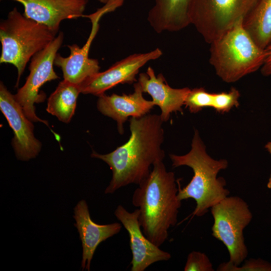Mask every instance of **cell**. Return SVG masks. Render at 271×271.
Returning <instances> with one entry per match:
<instances>
[{"label":"cell","mask_w":271,"mask_h":271,"mask_svg":"<svg viewBox=\"0 0 271 271\" xmlns=\"http://www.w3.org/2000/svg\"><path fill=\"white\" fill-rule=\"evenodd\" d=\"M210 209L214 219L212 236L227 247L229 261L240 265L248 254L243 236V230L252 218L248 205L238 196H227Z\"/></svg>","instance_id":"52a82bcc"},{"label":"cell","mask_w":271,"mask_h":271,"mask_svg":"<svg viewBox=\"0 0 271 271\" xmlns=\"http://www.w3.org/2000/svg\"><path fill=\"white\" fill-rule=\"evenodd\" d=\"M114 215L127 231L132 253L131 271H144L155 262L167 261L171 258L170 253L161 249L144 235L139 222L140 210L128 211L118 205Z\"/></svg>","instance_id":"7c38bea8"},{"label":"cell","mask_w":271,"mask_h":271,"mask_svg":"<svg viewBox=\"0 0 271 271\" xmlns=\"http://www.w3.org/2000/svg\"><path fill=\"white\" fill-rule=\"evenodd\" d=\"M239 96L238 90L234 87L227 92L213 93L212 107L220 113L228 112L233 106H238Z\"/></svg>","instance_id":"44dd1931"},{"label":"cell","mask_w":271,"mask_h":271,"mask_svg":"<svg viewBox=\"0 0 271 271\" xmlns=\"http://www.w3.org/2000/svg\"><path fill=\"white\" fill-rule=\"evenodd\" d=\"M259 0H190L188 16L209 44L243 21Z\"/></svg>","instance_id":"8992f818"},{"label":"cell","mask_w":271,"mask_h":271,"mask_svg":"<svg viewBox=\"0 0 271 271\" xmlns=\"http://www.w3.org/2000/svg\"><path fill=\"white\" fill-rule=\"evenodd\" d=\"M169 157L173 167L187 166L193 171L192 179L184 188H181L179 180L177 181L178 199L182 201L192 198L196 202V207L192 213L193 216L204 215L209 208L230 194L225 187L224 179L217 178L219 172L227 167V161L215 160L210 157L206 152L197 130L195 131L191 149L188 153L182 156L170 154Z\"/></svg>","instance_id":"3957f363"},{"label":"cell","mask_w":271,"mask_h":271,"mask_svg":"<svg viewBox=\"0 0 271 271\" xmlns=\"http://www.w3.org/2000/svg\"><path fill=\"white\" fill-rule=\"evenodd\" d=\"M138 82L143 92L151 96L155 105L160 107V115L164 122L169 120L173 112L182 113V106L190 90L189 88H172L166 82L162 74L156 76L151 67L148 68L146 73L139 74Z\"/></svg>","instance_id":"2e32d148"},{"label":"cell","mask_w":271,"mask_h":271,"mask_svg":"<svg viewBox=\"0 0 271 271\" xmlns=\"http://www.w3.org/2000/svg\"><path fill=\"white\" fill-rule=\"evenodd\" d=\"M162 50L157 48L145 53H135L117 62L108 69L90 76L79 84L81 93L99 96L118 84L137 82L139 70L151 60L160 58Z\"/></svg>","instance_id":"8fae6325"},{"label":"cell","mask_w":271,"mask_h":271,"mask_svg":"<svg viewBox=\"0 0 271 271\" xmlns=\"http://www.w3.org/2000/svg\"><path fill=\"white\" fill-rule=\"evenodd\" d=\"M47 26L28 18L14 8L0 23L2 53L0 63L15 66L18 77L15 87L27 63L36 53L44 49L56 37Z\"/></svg>","instance_id":"277c9868"},{"label":"cell","mask_w":271,"mask_h":271,"mask_svg":"<svg viewBox=\"0 0 271 271\" xmlns=\"http://www.w3.org/2000/svg\"><path fill=\"white\" fill-rule=\"evenodd\" d=\"M80 93L79 84L63 79L49 97L47 111L60 121L69 123L75 113L77 99Z\"/></svg>","instance_id":"d6986e66"},{"label":"cell","mask_w":271,"mask_h":271,"mask_svg":"<svg viewBox=\"0 0 271 271\" xmlns=\"http://www.w3.org/2000/svg\"><path fill=\"white\" fill-rule=\"evenodd\" d=\"M153 170L133 192L132 203L140 210L139 222L143 232L160 247L168 237V230L177 222L181 201L174 173L167 171L163 161Z\"/></svg>","instance_id":"7a4b0ae2"},{"label":"cell","mask_w":271,"mask_h":271,"mask_svg":"<svg viewBox=\"0 0 271 271\" xmlns=\"http://www.w3.org/2000/svg\"><path fill=\"white\" fill-rule=\"evenodd\" d=\"M185 271H214L213 265L207 255L193 251L187 256L184 268Z\"/></svg>","instance_id":"603a6c76"},{"label":"cell","mask_w":271,"mask_h":271,"mask_svg":"<svg viewBox=\"0 0 271 271\" xmlns=\"http://www.w3.org/2000/svg\"><path fill=\"white\" fill-rule=\"evenodd\" d=\"M218 271H271V263L261 259L250 258L241 266L228 261L220 264Z\"/></svg>","instance_id":"7402d4cb"},{"label":"cell","mask_w":271,"mask_h":271,"mask_svg":"<svg viewBox=\"0 0 271 271\" xmlns=\"http://www.w3.org/2000/svg\"><path fill=\"white\" fill-rule=\"evenodd\" d=\"M265 148L267 149L268 152L271 155V142H268V143H267V144L265 146Z\"/></svg>","instance_id":"d4e9b609"},{"label":"cell","mask_w":271,"mask_h":271,"mask_svg":"<svg viewBox=\"0 0 271 271\" xmlns=\"http://www.w3.org/2000/svg\"><path fill=\"white\" fill-rule=\"evenodd\" d=\"M154 1L147 20L157 33L179 31L190 25L188 16L190 0Z\"/></svg>","instance_id":"e0dca14e"},{"label":"cell","mask_w":271,"mask_h":271,"mask_svg":"<svg viewBox=\"0 0 271 271\" xmlns=\"http://www.w3.org/2000/svg\"><path fill=\"white\" fill-rule=\"evenodd\" d=\"M74 225L77 228L82 242V270H90V263L98 245L108 238L118 233L122 227L120 223L98 224L92 220L85 200H81L74 208Z\"/></svg>","instance_id":"9a60e30c"},{"label":"cell","mask_w":271,"mask_h":271,"mask_svg":"<svg viewBox=\"0 0 271 271\" xmlns=\"http://www.w3.org/2000/svg\"><path fill=\"white\" fill-rule=\"evenodd\" d=\"M97 1H98V2L101 3L106 4L109 0H97Z\"/></svg>","instance_id":"4316f807"},{"label":"cell","mask_w":271,"mask_h":271,"mask_svg":"<svg viewBox=\"0 0 271 271\" xmlns=\"http://www.w3.org/2000/svg\"><path fill=\"white\" fill-rule=\"evenodd\" d=\"M10 1L21 4L26 17L47 26L56 34L62 21L82 17L88 3V0Z\"/></svg>","instance_id":"4fadbf2b"},{"label":"cell","mask_w":271,"mask_h":271,"mask_svg":"<svg viewBox=\"0 0 271 271\" xmlns=\"http://www.w3.org/2000/svg\"><path fill=\"white\" fill-rule=\"evenodd\" d=\"M243 21L210 43V63L216 74L227 83L257 71L266 57L265 49L255 43L244 29Z\"/></svg>","instance_id":"5b68a950"},{"label":"cell","mask_w":271,"mask_h":271,"mask_svg":"<svg viewBox=\"0 0 271 271\" xmlns=\"http://www.w3.org/2000/svg\"><path fill=\"white\" fill-rule=\"evenodd\" d=\"M267 187L268 188L271 189V173L267 184Z\"/></svg>","instance_id":"484cf974"},{"label":"cell","mask_w":271,"mask_h":271,"mask_svg":"<svg viewBox=\"0 0 271 271\" xmlns=\"http://www.w3.org/2000/svg\"><path fill=\"white\" fill-rule=\"evenodd\" d=\"M64 34L60 32L54 40L44 49L36 53L31 59L30 73L24 85L18 89L15 98L21 106L26 116L33 122L49 124L47 120L38 117L35 103L43 102L45 94L39 93L40 88L47 82L59 79L53 66L57 52L62 46Z\"/></svg>","instance_id":"ba28073f"},{"label":"cell","mask_w":271,"mask_h":271,"mask_svg":"<svg viewBox=\"0 0 271 271\" xmlns=\"http://www.w3.org/2000/svg\"><path fill=\"white\" fill-rule=\"evenodd\" d=\"M132 93L111 95L103 94L98 97L97 108L105 116L115 120L118 132H124L123 124L128 117H139L148 114L155 105L152 100H146L138 82L134 83Z\"/></svg>","instance_id":"5bb4252c"},{"label":"cell","mask_w":271,"mask_h":271,"mask_svg":"<svg viewBox=\"0 0 271 271\" xmlns=\"http://www.w3.org/2000/svg\"><path fill=\"white\" fill-rule=\"evenodd\" d=\"M266 55L263 64L261 66V72L264 76L271 75V44L265 49Z\"/></svg>","instance_id":"cb8c5ba5"},{"label":"cell","mask_w":271,"mask_h":271,"mask_svg":"<svg viewBox=\"0 0 271 271\" xmlns=\"http://www.w3.org/2000/svg\"><path fill=\"white\" fill-rule=\"evenodd\" d=\"M163 122L161 115L156 114L131 117L130 136L126 143L107 154L93 151L91 157L102 160L112 171L105 194H112L130 184H140L150 174L151 165L163 161Z\"/></svg>","instance_id":"6da1fadb"},{"label":"cell","mask_w":271,"mask_h":271,"mask_svg":"<svg viewBox=\"0 0 271 271\" xmlns=\"http://www.w3.org/2000/svg\"><path fill=\"white\" fill-rule=\"evenodd\" d=\"M123 2L124 0H109L94 13L83 15L82 17L89 19L92 24L91 32L85 44L81 48L75 44L68 45L70 52L69 56L64 57L57 53L55 58L54 65L61 69L64 79L79 85L87 78L99 72L98 61L88 57L90 46L99 30L101 18L105 14L114 11Z\"/></svg>","instance_id":"9c48e42d"},{"label":"cell","mask_w":271,"mask_h":271,"mask_svg":"<svg viewBox=\"0 0 271 271\" xmlns=\"http://www.w3.org/2000/svg\"><path fill=\"white\" fill-rule=\"evenodd\" d=\"M0 109L14 132L12 146L17 158L27 161L39 154L41 143L36 138L34 126L3 82L0 83Z\"/></svg>","instance_id":"30bf717a"},{"label":"cell","mask_w":271,"mask_h":271,"mask_svg":"<svg viewBox=\"0 0 271 271\" xmlns=\"http://www.w3.org/2000/svg\"><path fill=\"white\" fill-rule=\"evenodd\" d=\"M213 93L207 91L204 88L190 89L185 99L184 105L191 113H196L203 108L212 107Z\"/></svg>","instance_id":"ffe728a7"},{"label":"cell","mask_w":271,"mask_h":271,"mask_svg":"<svg viewBox=\"0 0 271 271\" xmlns=\"http://www.w3.org/2000/svg\"><path fill=\"white\" fill-rule=\"evenodd\" d=\"M255 43L265 49L271 44V0H259L243 21Z\"/></svg>","instance_id":"ac0fdd59"}]
</instances>
